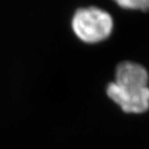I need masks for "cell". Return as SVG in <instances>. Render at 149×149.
<instances>
[{"label":"cell","instance_id":"cell-1","mask_svg":"<svg viewBox=\"0 0 149 149\" xmlns=\"http://www.w3.org/2000/svg\"><path fill=\"white\" fill-rule=\"evenodd\" d=\"M149 77L139 64L124 61L116 68L115 81L108 84V96L127 113H143L149 109Z\"/></svg>","mask_w":149,"mask_h":149},{"label":"cell","instance_id":"cell-2","mask_svg":"<svg viewBox=\"0 0 149 149\" xmlns=\"http://www.w3.org/2000/svg\"><path fill=\"white\" fill-rule=\"evenodd\" d=\"M114 27L111 15L97 6L79 8L71 19L74 34L87 44L99 43L108 39Z\"/></svg>","mask_w":149,"mask_h":149},{"label":"cell","instance_id":"cell-3","mask_svg":"<svg viewBox=\"0 0 149 149\" xmlns=\"http://www.w3.org/2000/svg\"><path fill=\"white\" fill-rule=\"evenodd\" d=\"M120 7L127 10L149 11V0H113Z\"/></svg>","mask_w":149,"mask_h":149}]
</instances>
